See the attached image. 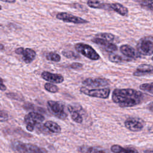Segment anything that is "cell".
Returning <instances> with one entry per match:
<instances>
[{
	"label": "cell",
	"mask_w": 153,
	"mask_h": 153,
	"mask_svg": "<svg viewBox=\"0 0 153 153\" xmlns=\"http://www.w3.org/2000/svg\"><path fill=\"white\" fill-rule=\"evenodd\" d=\"M110 10H113L122 16H127L128 14V8L121 4L115 2L109 4Z\"/></svg>",
	"instance_id": "15"
},
{
	"label": "cell",
	"mask_w": 153,
	"mask_h": 153,
	"mask_svg": "<svg viewBox=\"0 0 153 153\" xmlns=\"http://www.w3.org/2000/svg\"><path fill=\"white\" fill-rule=\"evenodd\" d=\"M44 120V117L42 114L35 111L29 112L24 118L26 129L29 131H33L35 127L39 126Z\"/></svg>",
	"instance_id": "3"
},
{
	"label": "cell",
	"mask_w": 153,
	"mask_h": 153,
	"mask_svg": "<svg viewBox=\"0 0 153 153\" xmlns=\"http://www.w3.org/2000/svg\"><path fill=\"white\" fill-rule=\"evenodd\" d=\"M44 88L50 92V93H56L57 92H58L59 91V87L57 86H56V85L50 83V82H47L44 84Z\"/></svg>",
	"instance_id": "23"
},
{
	"label": "cell",
	"mask_w": 153,
	"mask_h": 153,
	"mask_svg": "<svg viewBox=\"0 0 153 153\" xmlns=\"http://www.w3.org/2000/svg\"><path fill=\"white\" fill-rule=\"evenodd\" d=\"M56 17L57 19L68 23H72L74 24H84L88 23V21L85 19L66 12L58 13L56 14Z\"/></svg>",
	"instance_id": "8"
},
{
	"label": "cell",
	"mask_w": 153,
	"mask_h": 153,
	"mask_svg": "<svg viewBox=\"0 0 153 153\" xmlns=\"http://www.w3.org/2000/svg\"><path fill=\"white\" fill-rule=\"evenodd\" d=\"M68 109L74 121L79 124H81L82 123V121H83L82 117L75 107H74L71 105H69L68 106Z\"/></svg>",
	"instance_id": "16"
},
{
	"label": "cell",
	"mask_w": 153,
	"mask_h": 153,
	"mask_svg": "<svg viewBox=\"0 0 153 153\" xmlns=\"http://www.w3.org/2000/svg\"><path fill=\"white\" fill-rule=\"evenodd\" d=\"M144 94L132 88H116L112 94V100L121 108L132 107L142 103Z\"/></svg>",
	"instance_id": "1"
},
{
	"label": "cell",
	"mask_w": 153,
	"mask_h": 153,
	"mask_svg": "<svg viewBox=\"0 0 153 153\" xmlns=\"http://www.w3.org/2000/svg\"><path fill=\"white\" fill-rule=\"evenodd\" d=\"M44 127L53 133H60L62 130L60 126L57 123L53 121H45L44 124Z\"/></svg>",
	"instance_id": "18"
},
{
	"label": "cell",
	"mask_w": 153,
	"mask_h": 153,
	"mask_svg": "<svg viewBox=\"0 0 153 153\" xmlns=\"http://www.w3.org/2000/svg\"><path fill=\"white\" fill-rule=\"evenodd\" d=\"M78 151L81 153H107L103 149L88 146H82L79 147Z\"/></svg>",
	"instance_id": "19"
},
{
	"label": "cell",
	"mask_w": 153,
	"mask_h": 153,
	"mask_svg": "<svg viewBox=\"0 0 153 153\" xmlns=\"http://www.w3.org/2000/svg\"><path fill=\"white\" fill-rule=\"evenodd\" d=\"M4 48V45L2 44H0V50H2Z\"/></svg>",
	"instance_id": "34"
},
{
	"label": "cell",
	"mask_w": 153,
	"mask_h": 153,
	"mask_svg": "<svg viewBox=\"0 0 153 153\" xmlns=\"http://www.w3.org/2000/svg\"><path fill=\"white\" fill-rule=\"evenodd\" d=\"M79 91L81 93L87 96L100 99L108 98L111 91L110 89L108 88L99 89H88L85 87H81Z\"/></svg>",
	"instance_id": "7"
},
{
	"label": "cell",
	"mask_w": 153,
	"mask_h": 153,
	"mask_svg": "<svg viewBox=\"0 0 153 153\" xmlns=\"http://www.w3.org/2000/svg\"><path fill=\"white\" fill-rule=\"evenodd\" d=\"M9 118L8 114L2 110H0V122L7 121Z\"/></svg>",
	"instance_id": "28"
},
{
	"label": "cell",
	"mask_w": 153,
	"mask_h": 153,
	"mask_svg": "<svg viewBox=\"0 0 153 153\" xmlns=\"http://www.w3.org/2000/svg\"><path fill=\"white\" fill-rule=\"evenodd\" d=\"M87 4L92 8L110 10L109 4L102 2L100 0H87Z\"/></svg>",
	"instance_id": "17"
},
{
	"label": "cell",
	"mask_w": 153,
	"mask_h": 153,
	"mask_svg": "<svg viewBox=\"0 0 153 153\" xmlns=\"http://www.w3.org/2000/svg\"><path fill=\"white\" fill-rule=\"evenodd\" d=\"M11 146L13 149L20 153H47V149L44 148L21 141H14Z\"/></svg>",
	"instance_id": "2"
},
{
	"label": "cell",
	"mask_w": 153,
	"mask_h": 153,
	"mask_svg": "<svg viewBox=\"0 0 153 153\" xmlns=\"http://www.w3.org/2000/svg\"><path fill=\"white\" fill-rule=\"evenodd\" d=\"M41 78L44 80L55 84H60L64 81V77L59 74H54L48 71H43L41 73Z\"/></svg>",
	"instance_id": "12"
},
{
	"label": "cell",
	"mask_w": 153,
	"mask_h": 153,
	"mask_svg": "<svg viewBox=\"0 0 153 153\" xmlns=\"http://www.w3.org/2000/svg\"><path fill=\"white\" fill-rule=\"evenodd\" d=\"M75 50L84 56L92 60H97L100 57L96 50L90 45L87 44L79 42L74 45Z\"/></svg>",
	"instance_id": "5"
},
{
	"label": "cell",
	"mask_w": 153,
	"mask_h": 153,
	"mask_svg": "<svg viewBox=\"0 0 153 153\" xmlns=\"http://www.w3.org/2000/svg\"><path fill=\"white\" fill-rule=\"evenodd\" d=\"M82 84L91 87H100L108 85L110 81L103 78H88L82 81Z\"/></svg>",
	"instance_id": "11"
},
{
	"label": "cell",
	"mask_w": 153,
	"mask_h": 153,
	"mask_svg": "<svg viewBox=\"0 0 153 153\" xmlns=\"http://www.w3.org/2000/svg\"><path fill=\"white\" fill-rule=\"evenodd\" d=\"M7 96L11 99H16V100H22V97L21 96L16 94V93H9L8 94H7Z\"/></svg>",
	"instance_id": "29"
},
{
	"label": "cell",
	"mask_w": 153,
	"mask_h": 153,
	"mask_svg": "<svg viewBox=\"0 0 153 153\" xmlns=\"http://www.w3.org/2000/svg\"><path fill=\"white\" fill-rule=\"evenodd\" d=\"M124 148L119 145H113L111 147V151L114 153H123Z\"/></svg>",
	"instance_id": "27"
},
{
	"label": "cell",
	"mask_w": 153,
	"mask_h": 153,
	"mask_svg": "<svg viewBox=\"0 0 153 153\" xmlns=\"http://www.w3.org/2000/svg\"><path fill=\"white\" fill-rule=\"evenodd\" d=\"M120 52L128 59H136L139 57V54L133 47L128 45L123 44L120 47Z\"/></svg>",
	"instance_id": "14"
},
{
	"label": "cell",
	"mask_w": 153,
	"mask_h": 153,
	"mask_svg": "<svg viewBox=\"0 0 153 153\" xmlns=\"http://www.w3.org/2000/svg\"><path fill=\"white\" fill-rule=\"evenodd\" d=\"M0 1L8 3H14L16 1V0H0Z\"/></svg>",
	"instance_id": "33"
},
{
	"label": "cell",
	"mask_w": 153,
	"mask_h": 153,
	"mask_svg": "<svg viewBox=\"0 0 153 153\" xmlns=\"http://www.w3.org/2000/svg\"><path fill=\"white\" fill-rule=\"evenodd\" d=\"M125 127L129 130L134 132L141 131L143 127V122L142 120L134 117H130L124 121Z\"/></svg>",
	"instance_id": "10"
},
{
	"label": "cell",
	"mask_w": 153,
	"mask_h": 153,
	"mask_svg": "<svg viewBox=\"0 0 153 153\" xmlns=\"http://www.w3.org/2000/svg\"><path fill=\"white\" fill-rule=\"evenodd\" d=\"M2 9V6L0 5V10H1Z\"/></svg>",
	"instance_id": "35"
},
{
	"label": "cell",
	"mask_w": 153,
	"mask_h": 153,
	"mask_svg": "<svg viewBox=\"0 0 153 153\" xmlns=\"http://www.w3.org/2000/svg\"><path fill=\"white\" fill-rule=\"evenodd\" d=\"M139 54L151 56L153 53V38L152 36H145L141 38L136 46Z\"/></svg>",
	"instance_id": "4"
},
{
	"label": "cell",
	"mask_w": 153,
	"mask_h": 153,
	"mask_svg": "<svg viewBox=\"0 0 153 153\" xmlns=\"http://www.w3.org/2000/svg\"><path fill=\"white\" fill-rule=\"evenodd\" d=\"M152 82L151 83H144L140 85L139 88L140 90L143 91H147L151 94H152L153 90H152Z\"/></svg>",
	"instance_id": "26"
},
{
	"label": "cell",
	"mask_w": 153,
	"mask_h": 153,
	"mask_svg": "<svg viewBox=\"0 0 153 153\" xmlns=\"http://www.w3.org/2000/svg\"><path fill=\"white\" fill-rule=\"evenodd\" d=\"M47 107L49 112L54 117L60 120L66 118L68 115L65 111V106L62 103L57 101L48 100L47 102Z\"/></svg>",
	"instance_id": "6"
},
{
	"label": "cell",
	"mask_w": 153,
	"mask_h": 153,
	"mask_svg": "<svg viewBox=\"0 0 153 153\" xmlns=\"http://www.w3.org/2000/svg\"><path fill=\"white\" fill-rule=\"evenodd\" d=\"M15 53L22 56V59L25 63L29 64L32 63L36 57V52L32 48L19 47L15 50Z\"/></svg>",
	"instance_id": "9"
},
{
	"label": "cell",
	"mask_w": 153,
	"mask_h": 153,
	"mask_svg": "<svg viewBox=\"0 0 153 153\" xmlns=\"http://www.w3.org/2000/svg\"><path fill=\"white\" fill-rule=\"evenodd\" d=\"M62 54H63V56L68 59H76L80 58V56L77 53H75L72 51H63L62 52Z\"/></svg>",
	"instance_id": "25"
},
{
	"label": "cell",
	"mask_w": 153,
	"mask_h": 153,
	"mask_svg": "<svg viewBox=\"0 0 153 153\" xmlns=\"http://www.w3.org/2000/svg\"><path fill=\"white\" fill-rule=\"evenodd\" d=\"M153 72V66L151 65L141 64L133 72V75L135 76H142L148 74H152Z\"/></svg>",
	"instance_id": "13"
},
{
	"label": "cell",
	"mask_w": 153,
	"mask_h": 153,
	"mask_svg": "<svg viewBox=\"0 0 153 153\" xmlns=\"http://www.w3.org/2000/svg\"><path fill=\"white\" fill-rule=\"evenodd\" d=\"M123 153H139V152L135 148H124Z\"/></svg>",
	"instance_id": "31"
},
{
	"label": "cell",
	"mask_w": 153,
	"mask_h": 153,
	"mask_svg": "<svg viewBox=\"0 0 153 153\" xmlns=\"http://www.w3.org/2000/svg\"><path fill=\"white\" fill-rule=\"evenodd\" d=\"M83 67V65L82 63L78 62H74L70 65V68L74 69H81Z\"/></svg>",
	"instance_id": "30"
},
{
	"label": "cell",
	"mask_w": 153,
	"mask_h": 153,
	"mask_svg": "<svg viewBox=\"0 0 153 153\" xmlns=\"http://www.w3.org/2000/svg\"><path fill=\"white\" fill-rule=\"evenodd\" d=\"M6 89H7V87H6L5 85L4 84L2 79L0 77V90L5 91V90H6Z\"/></svg>",
	"instance_id": "32"
},
{
	"label": "cell",
	"mask_w": 153,
	"mask_h": 153,
	"mask_svg": "<svg viewBox=\"0 0 153 153\" xmlns=\"http://www.w3.org/2000/svg\"><path fill=\"white\" fill-rule=\"evenodd\" d=\"M95 36L100 38L101 39H105L106 41H108L109 42H113L115 39V35L111 33H106V32H102V33H99L95 35Z\"/></svg>",
	"instance_id": "21"
},
{
	"label": "cell",
	"mask_w": 153,
	"mask_h": 153,
	"mask_svg": "<svg viewBox=\"0 0 153 153\" xmlns=\"http://www.w3.org/2000/svg\"><path fill=\"white\" fill-rule=\"evenodd\" d=\"M109 60L111 61V62L113 63H123L125 62H128L130 60V59L128 58H123L122 56L117 54H114V53H111L109 55L108 57Z\"/></svg>",
	"instance_id": "20"
},
{
	"label": "cell",
	"mask_w": 153,
	"mask_h": 153,
	"mask_svg": "<svg viewBox=\"0 0 153 153\" xmlns=\"http://www.w3.org/2000/svg\"><path fill=\"white\" fill-rule=\"evenodd\" d=\"M152 3H153L152 0H142L140 2V5L142 8L148 10L152 12Z\"/></svg>",
	"instance_id": "24"
},
{
	"label": "cell",
	"mask_w": 153,
	"mask_h": 153,
	"mask_svg": "<svg viewBox=\"0 0 153 153\" xmlns=\"http://www.w3.org/2000/svg\"><path fill=\"white\" fill-rule=\"evenodd\" d=\"M46 59L54 62H59L61 60L60 56L54 52H49L46 54Z\"/></svg>",
	"instance_id": "22"
}]
</instances>
